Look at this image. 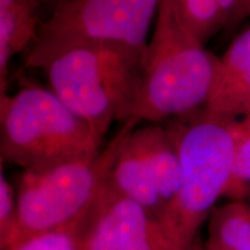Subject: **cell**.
Listing matches in <instances>:
<instances>
[{"mask_svg": "<svg viewBox=\"0 0 250 250\" xmlns=\"http://www.w3.org/2000/svg\"><path fill=\"white\" fill-rule=\"evenodd\" d=\"M230 122L203 107L167 126L179 154L181 186L161 223L183 250L193 246L199 228L226 191L234 160Z\"/></svg>", "mask_w": 250, "mask_h": 250, "instance_id": "1", "label": "cell"}, {"mask_svg": "<svg viewBox=\"0 0 250 250\" xmlns=\"http://www.w3.org/2000/svg\"><path fill=\"white\" fill-rule=\"evenodd\" d=\"M143 56L120 45L80 44L62 50L42 70L49 89L104 137L114 123L130 121Z\"/></svg>", "mask_w": 250, "mask_h": 250, "instance_id": "2", "label": "cell"}, {"mask_svg": "<svg viewBox=\"0 0 250 250\" xmlns=\"http://www.w3.org/2000/svg\"><path fill=\"white\" fill-rule=\"evenodd\" d=\"M217 58L159 11L143 56L130 121L159 124L204 107Z\"/></svg>", "mask_w": 250, "mask_h": 250, "instance_id": "3", "label": "cell"}, {"mask_svg": "<svg viewBox=\"0 0 250 250\" xmlns=\"http://www.w3.org/2000/svg\"><path fill=\"white\" fill-rule=\"evenodd\" d=\"M136 126V122H125L93 156L23 170L15 195L12 246L26 237L66 227L88 217L107 186L122 142Z\"/></svg>", "mask_w": 250, "mask_h": 250, "instance_id": "4", "label": "cell"}, {"mask_svg": "<svg viewBox=\"0 0 250 250\" xmlns=\"http://www.w3.org/2000/svg\"><path fill=\"white\" fill-rule=\"evenodd\" d=\"M104 137L49 88L29 86L11 96L0 121V158L26 169L93 156Z\"/></svg>", "mask_w": 250, "mask_h": 250, "instance_id": "5", "label": "cell"}, {"mask_svg": "<svg viewBox=\"0 0 250 250\" xmlns=\"http://www.w3.org/2000/svg\"><path fill=\"white\" fill-rule=\"evenodd\" d=\"M161 0H55L27 51L28 67L80 44H110L145 52Z\"/></svg>", "mask_w": 250, "mask_h": 250, "instance_id": "6", "label": "cell"}, {"mask_svg": "<svg viewBox=\"0 0 250 250\" xmlns=\"http://www.w3.org/2000/svg\"><path fill=\"white\" fill-rule=\"evenodd\" d=\"M107 186L161 221L181 186L179 154L167 127L149 124L131 130L121 144Z\"/></svg>", "mask_w": 250, "mask_h": 250, "instance_id": "7", "label": "cell"}, {"mask_svg": "<svg viewBox=\"0 0 250 250\" xmlns=\"http://www.w3.org/2000/svg\"><path fill=\"white\" fill-rule=\"evenodd\" d=\"M80 250H183L147 210L105 186L87 218Z\"/></svg>", "mask_w": 250, "mask_h": 250, "instance_id": "8", "label": "cell"}, {"mask_svg": "<svg viewBox=\"0 0 250 250\" xmlns=\"http://www.w3.org/2000/svg\"><path fill=\"white\" fill-rule=\"evenodd\" d=\"M204 109L227 121L250 115V28L217 58L210 95Z\"/></svg>", "mask_w": 250, "mask_h": 250, "instance_id": "9", "label": "cell"}, {"mask_svg": "<svg viewBox=\"0 0 250 250\" xmlns=\"http://www.w3.org/2000/svg\"><path fill=\"white\" fill-rule=\"evenodd\" d=\"M159 11L205 45L232 19L239 18L249 8L247 0H161Z\"/></svg>", "mask_w": 250, "mask_h": 250, "instance_id": "10", "label": "cell"}, {"mask_svg": "<svg viewBox=\"0 0 250 250\" xmlns=\"http://www.w3.org/2000/svg\"><path fill=\"white\" fill-rule=\"evenodd\" d=\"M205 250H250V203L228 201L208 219Z\"/></svg>", "mask_w": 250, "mask_h": 250, "instance_id": "11", "label": "cell"}, {"mask_svg": "<svg viewBox=\"0 0 250 250\" xmlns=\"http://www.w3.org/2000/svg\"><path fill=\"white\" fill-rule=\"evenodd\" d=\"M43 7H14L0 11V43L12 56L28 51L44 21Z\"/></svg>", "mask_w": 250, "mask_h": 250, "instance_id": "12", "label": "cell"}, {"mask_svg": "<svg viewBox=\"0 0 250 250\" xmlns=\"http://www.w3.org/2000/svg\"><path fill=\"white\" fill-rule=\"evenodd\" d=\"M234 138L232 174L224 197L228 201H248L250 196V115L230 122Z\"/></svg>", "mask_w": 250, "mask_h": 250, "instance_id": "13", "label": "cell"}, {"mask_svg": "<svg viewBox=\"0 0 250 250\" xmlns=\"http://www.w3.org/2000/svg\"><path fill=\"white\" fill-rule=\"evenodd\" d=\"M87 218L51 232L26 237L8 250H80L81 236Z\"/></svg>", "mask_w": 250, "mask_h": 250, "instance_id": "14", "label": "cell"}, {"mask_svg": "<svg viewBox=\"0 0 250 250\" xmlns=\"http://www.w3.org/2000/svg\"><path fill=\"white\" fill-rule=\"evenodd\" d=\"M15 221V195L6 180L4 160L0 158V250L12 246Z\"/></svg>", "mask_w": 250, "mask_h": 250, "instance_id": "15", "label": "cell"}, {"mask_svg": "<svg viewBox=\"0 0 250 250\" xmlns=\"http://www.w3.org/2000/svg\"><path fill=\"white\" fill-rule=\"evenodd\" d=\"M12 54L6 46L0 43V88L7 89V74L9 59Z\"/></svg>", "mask_w": 250, "mask_h": 250, "instance_id": "16", "label": "cell"}, {"mask_svg": "<svg viewBox=\"0 0 250 250\" xmlns=\"http://www.w3.org/2000/svg\"><path fill=\"white\" fill-rule=\"evenodd\" d=\"M46 2L48 0H0V11L14 7H23V6L44 8Z\"/></svg>", "mask_w": 250, "mask_h": 250, "instance_id": "17", "label": "cell"}, {"mask_svg": "<svg viewBox=\"0 0 250 250\" xmlns=\"http://www.w3.org/2000/svg\"><path fill=\"white\" fill-rule=\"evenodd\" d=\"M9 100H11V96L7 94V89L0 88V121H1L6 109H7Z\"/></svg>", "mask_w": 250, "mask_h": 250, "instance_id": "18", "label": "cell"}, {"mask_svg": "<svg viewBox=\"0 0 250 250\" xmlns=\"http://www.w3.org/2000/svg\"><path fill=\"white\" fill-rule=\"evenodd\" d=\"M189 250H205V249H202V248H197V247H195V246H192L191 248H190Z\"/></svg>", "mask_w": 250, "mask_h": 250, "instance_id": "19", "label": "cell"}, {"mask_svg": "<svg viewBox=\"0 0 250 250\" xmlns=\"http://www.w3.org/2000/svg\"><path fill=\"white\" fill-rule=\"evenodd\" d=\"M247 4H248V8L250 9V0H247Z\"/></svg>", "mask_w": 250, "mask_h": 250, "instance_id": "20", "label": "cell"}, {"mask_svg": "<svg viewBox=\"0 0 250 250\" xmlns=\"http://www.w3.org/2000/svg\"><path fill=\"white\" fill-rule=\"evenodd\" d=\"M249 199H250V196H249V198H248V201H249ZM248 201H247V202H248ZM250 203V202H249Z\"/></svg>", "mask_w": 250, "mask_h": 250, "instance_id": "21", "label": "cell"}]
</instances>
